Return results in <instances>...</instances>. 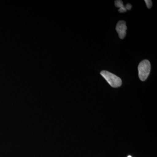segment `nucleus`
<instances>
[{
    "label": "nucleus",
    "mask_w": 157,
    "mask_h": 157,
    "mask_svg": "<svg viewBox=\"0 0 157 157\" xmlns=\"http://www.w3.org/2000/svg\"><path fill=\"white\" fill-rule=\"evenodd\" d=\"M101 74L112 87H118L121 85L122 80L121 78L113 73L106 70H103L101 72Z\"/></svg>",
    "instance_id": "obj_1"
},
{
    "label": "nucleus",
    "mask_w": 157,
    "mask_h": 157,
    "mask_svg": "<svg viewBox=\"0 0 157 157\" xmlns=\"http://www.w3.org/2000/svg\"><path fill=\"white\" fill-rule=\"evenodd\" d=\"M151 63L148 60L142 61L138 67V76L141 81H145L147 78L150 72Z\"/></svg>",
    "instance_id": "obj_2"
},
{
    "label": "nucleus",
    "mask_w": 157,
    "mask_h": 157,
    "mask_svg": "<svg viewBox=\"0 0 157 157\" xmlns=\"http://www.w3.org/2000/svg\"><path fill=\"white\" fill-rule=\"evenodd\" d=\"M127 27L124 21H120L117 24L116 30L118 34L119 37L121 39H123L126 35Z\"/></svg>",
    "instance_id": "obj_3"
},
{
    "label": "nucleus",
    "mask_w": 157,
    "mask_h": 157,
    "mask_svg": "<svg viewBox=\"0 0 157 157\" xmlns=\"http://www.w3.org/2000/svg\"><path fill=\"white\" fill-rule=\"evenodd\" d=\"M115 6L117 8H119L118 11L120 13H124L126 12L127 10L126 9L125 7L124 6L123 2L122 1L120 0H117L115 1Z\"/></svg>",
    "instance_id": "obj_4"
},
{
    "label": "nucleus",
    "mask_w": 157,
    "mask_h": 157,
    "mask_svg": "<svg viewBox=\"0 0 157 157\" xmlns=\"http://www.w3.org/2000/svg\"><path fill=\"white\" fill-rule=\"evenodd\" d=\"M145 3L146 4L147 6L148 9H151V8L152 6V1L151 0H145L144 1Z\"/></svg>",
    "instance_id": "obj_5"
},
{
    "label": "nucleus",
    "mask_w": 157,
    "mask_h": 157,
    "mask_svg": "<svg viewBox=\"0 0 157 157\" xmlns=\"http://www.w3.org/2000/svg\"><path fill=\"white\" fill-rule=\"evenodd\" d=\"M126 10H130L132 8V6L130 4H127L126 6H125Z\"/></svg>",
    "instance_id": "obj_6"
},
{
    "label": "nucleus",
    "mask_w": 157,
    "mask_h": 157,
    "mask_svg": "<svg viewBox=\"0 0 157 157\" xmlns=\"http://www.w3.org/2000/svg\"><path fill=\"white\" fill-rule=\"evenodd\" d=\"M128 157H132V156H131L129 155V156H128Z\"/></svg>",
    "instance_id": "obj_7"
}]
</instances>
